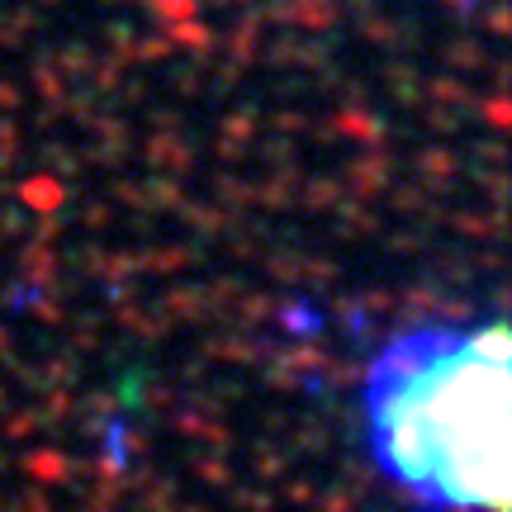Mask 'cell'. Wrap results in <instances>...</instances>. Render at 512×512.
Returning <instances> with one entry per match:
<instances>
[{"mask_svg":"<svg viewBox=\"0 0 512 512\" xmlns=\"http://www.w3.org/2000/svg\"><path fill=\"white\" fill-rule=\"evenodd\" d=\"M508 328L422 323L361 380V437L418 512H508Z\"/></svg>","mask_w":512,"mask_h":512,"instance_id":"cell-1","label":"cell"}]
</instances>
